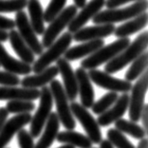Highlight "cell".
Listing matches in <instances>:
<instances>
[{
    "label": "cell",
    "instance_id": "obj_14",
    "mask_svg": "<svg viewBox=\"0 0 148 148\" xmlns=\"http://www.w3.org/2000/svg\"><path fill=\"white\" fill-rule=\"evenodd\" d=\"M56 66L58 68L59 73L62 76L64 82L63 87L65 89L66 97L69 101L74 102L78 95V86H77L75 72L73 71L69 61H66L65 58H59L57 60Z\"/></svg>",
    "mask_w": 148,
    "mask_h": 148
},
{
    "label": "cell",
    "instance_id": "obj_18",
    "mask_svg": "<svg viewBox=\"0 0 148 148\" xmlns=\"http://www.w3.org/2000/svg\"><path fill=\"white\" fill-rule=\"evenodd\" d=\"M0 66L6 71L15 75H29L32 71V66L22 62L21 60L13 58L8 53L5 47L0 43Z\"/></svg>",
    "mask_w": 148,
    "mask_h": 148
},
{
    "label": "cell",
    "instance_id": "obj_37",
    "mask_svg": "<svg viewBox=\"0 0 148 148\" xmlns=\"http://www.w3.org/2000/svg\"><path fill=\"white\" fill-rule=\"evenodd\" d=\"M140 1V0H106L105 5L107 9H117L118 7L123 6L126 3L129 2H137Z\"/></svg>",
    "mask_w": 148,
    "mask_h": 148
},
{
    "label": "cell",
    "instance_id": "obj_1",
    "mask_svg": "<svg viewBox=\"0 0 148 148\" xmlns=\"http://www.w3.org/2000/svg\"><path fill=\"white\" fill-rule=\"evenodd\" d=\"M148 46V32H143L130 43L122 52H120L116 57L106 63L105 66V72L113 74L121 69H124L127 65L132 63L142 53L145 51Z\"/></svg>",
    "mask_w": 148,
    "mask_h": 148
},
{
    "label": "cell",
    "instance_id": "obj_29",
    "mask_svg": "<svg viewBox=\"0 0 148 148\" xmlns=\"http://www.w3.org/2000/svg\"><path fill=\"white\" fill-rule=\"evenodd\" d=\"M118 98H119V95L117 94V92L109 91L108 93H106L96 103L94 102L91 106L93 113L97 114V115H101L103 112H106L107 109H109L115 103Z\"/></svg>",
    "mask_w": 148,
    "mask_h": 148
},
{
    "label": "cell",
    "instance_id": "obj_15",
    "mask_svg": "<svg viewBox=\"0 0 148 148\" xmlns=\"http://www.w3.org/2000/svg\"><path fill=\"white\" fill-rule=\"evenodd\" d=\"M116 27L114 24H99L92 27L81 28L72 34V38L76 42H86L91 40L106 38L113 34Z\"/></svg>",
    "mask_w": 148,
    "mask_h": 148
},
{
    "label": "cell",
    "instance_id": "obj_41",
    "mask_svg": "<svg viewBox=\"0 0 148 148\" xmlns=\"http://www.w3.org/2000/svg\"><path fill=\"white\" fill-rule=\"evenodd\" d=\"M7 40H8V32H7V31L0 29V43L6 42Z\"/></svg>",
    "mask_w": 148,
    "mask_h": 148
},
{
    "label": "cell",
    "instance_id": "obj_9",
    "mask_svg": "<svg viewBox=\"0 0 148 148\" xmlns=\"http://www.w3.org/2000/svg\"><path fill=\"white\" fill-rule=\"evenodd\" d=\"M69 107L73 117H75V119L79 121L91 143L98 144L102 142V132H101L100 126L94 117L88 112V110L82 105L76 103L75 101L71 103Z\"/></svg>",
    "mask_w": 148,
    "mask_h": 148
},
{
    "label": "cell",
    "instance_id": "obj_35",
    "mask_svg": "<svg viewBox=\"0 0 148 148\" xmlns=\"http://www.w3.org/2000/svg\"><path fill=\"white\" fill-rule=\"evenodd\" d=\"M17 140L20 148H34L33 138L28 131L21 129L17 133Z\"/></svg>",
    "mask_w": 148,
    "mask_h": 148
},
{
    "label": "cell",
    "instance_id": "obj_24",
    "mask_svg": "<svg viewBox=\"0 0 148 148\" xmlns=\"http://www.w3.org/2000/svg\"><path fill=\"white\" fill-rule=\"evenodd\" d=\"M8 39L10 40L11 46L15 53L19 56L22 62L29 65H32L35 61V55L29 48L25 41L21 38L19 33L15 29H11L8 32Z\"/></svg>",
    "mask_w": 148,
    "mask_h": 148
},
{
    "label": "cell",
    "instance_id": "obj_28",
    "mask_svg": "<svg viewBox=\"0 0 148 148\" xmlns=\"http://www.w3.org/2000/svg\"><path fill=\"white\" fill-rule=\"evenodd\" d=\"M115 127L120 132L125 133L127 135L135 138L137 140H142L145 137L146 133L143 128L137 123L131 122L124 119H119L115 122Z\"/></svg>",
    "mask_w": 148,
    "mask_h": 148
},
{
    "label": "cell",
    "instance_id": "obj_4",
    "mask_svg": "<svg viewBox=\"0 0 148 148\" xmlns=\"http://www.w3.org/2000/svg\"><path fill=\"white\" fill-rule=\"evenodd\" d=\"M72 40V33L69 32L63 33L49 47L46 51H44L40 55L36 61H34L33 66H32V71L35 74L41 72L44 69L49 68L53 62H56L59 58H61V56L69 48Z\"/></svg>",
    "mask_w": 148,
    "mask_h": 148
},
{
    "label": "cell",
    "instance_id": "obj_11",
    "mask_svg": "<svg viewBox=\"0 0 148 148\" xmlns=\"http://www.w3.org/2000/svg\"><path fill=\"white\" fill-rule=\"evenodd\" d=\"M87 74H88L90 81H92L95 85L102 87L103 89L109 90V91L117 93H128L133 86L131 82H128L126 80L115 78V77L111 76L110 74L96 69H89V72Z\"/></svg>",
    "mask_w": 148,
    "mask_h": 148
},
{
    "label": "cell",
    "instance_id": "obj_5",
    "mask_svg": "<svg viewBox=\"0 0 148 148\" xmlns=\"http://www.w3.org/2000/svg\"><path fill=\"white\" fill-rule=\"evenodd\" d=\"M49 89L50 92H51L52 99L56 105V114L59 118L60 123L68 130L75 129V119H74L71 110H70V107L69 105V99L66 97L65 89H64L61 83L58 80H52L50 82Z\"/></svg>",
    "mask_w": 148,
    "mask_h": 148
},
{
    "label": "cell",
    "instance_id": "obj_38",
    "mask_svg": "<svg viewBox=\"0 0 148 148\" xmlns=\"http://www.w3.org/2000/svg\"><path fill=\"white\" fill-rule=\"evenodd\" d=\"M140 118H142V122H143V130L144 132L146 133L147 135V130H148V106L146 103H144L143 110H142V114H140Z\"/></svg>",
    "mask_w": 148,
    "mask_h": 148
},
{
    "label": "cell",
    "instance_id": "obj_30",
    "mask_svg": "<svg viewBox=\"0 0 148 148\" xmlns=\"http://www.w3.org/2000/svg\"><path fill=\"white\" fill-rule=\"evenodd\" d=\"M6 109L9 113L13 114H25L31 113L35 109L34 103L32 101H24V100H16V101H9L7 103Z\"/></svg>",
    "mask_w": 148,
    "mask_h": 148
},
{
    "label": "cell",
    "instance_id": "obj_13",
    "mask_svg": "<svg viewBox=\"0 0 148 148\" xmlns=\"http://www.w3.org/2000/svg\"><path fill=\"white\" fill-rule=\"evenodd\" d=\"M106 0H91L86 3L82 8V11L77 13L71 22L68 26V31L70 33L76 32L78 29L83 28L90 19H92L97 13L101 12V10L105 6Z\"/></svg>",
    "mask_w": 148,
    "mask_h": 148
},
{
    "label": "cell",
    "instance_id": "obj_12",
    "mask_svg": "<svg viewBox=\"0 0 148 148\" xmlns=\"http://www.w3.org/2000/svg\"><path fill=\"white\" fill-rule=\"evenodd\" d=\"M32 118L31 113H25L17 114L7 120L4 126L0 130V148H5L19 130L23 129L27 124L31 123Z\"/></svg>",
    "mask_w": 148,
    "mask_h": 148
},
{
    "label": "cell",
    "instance_id": "obj_36",
    "mask_svg": "<svg viewBox=\"0 0 148 148\" xmlns=\"http://www.w3.org/2000/svg\"><path fill=\"white\" fill-rule=\"evenodd\" d=\"M14 20L5 17L3 15H0V29H2V31H8V29L11 31V29H14Z\"/></svg>",
    "mask_w": 148,
    "mask_h": 148
},
{
    "label": "cell",
    "instance_id": "obj_2",
    "mask_svg": "<svg viewBox=\"0 0 148 148\" xmlns=\"http://www.w3.org/2000/svg\"><path fill=\"white\" fill-rule=\"evenodd\" d=\"M148 8L147 0H140L134 4L122 9H107L100 12L92 18L93 23L99 24H115L118 22L127 21L136 17L137 15L146 12Z\"/></svg>",
    "mask_w": 148,
    "mask_h": 148
},
{
    "label": "cell",
    "instance_id": "obj_3",
    "mask_svg": "<svg viewBox=\"0 0 148 148\" xmlns=\"http://www.w3.org/2000/svg\"><path fill=\"white\" fill-rule=\"evenodd\" d=\"M131 43L129 37L119 38L107 46H103L87 58L81 62V68L84 69H94L112 60Z\"/></svg>",
    "mask_w": 148,
    "mask_h": 148
},
{
    "label": "cell",
    "instance_id": "obj_7",
    "mask_svg": "<svg viewBox=\"0 0 148 148\" xmlns=\"http://www.w3.org/2000/svg\"><path fill=\"white\" fill-rule=\"evenodd\" d=\"M40 103L34 116L32 118L31 121V129L29 134L32 138H37L40 136L45 124L48 121L49 117L51 113L53 106V99L49 87L43 86L40 90Z\"/></svg>",
    "mask_w": 148,
    "mask_h": 148
},
{
    "label": "cell",
    "instance_id": "obj_42",
    "mask_svg": "<svg viewBox=\"0 0 148 148\" xmlns=\"http://www.w3.org/2000/svg\"><path fill=\"white\" fill-rule=\"evenodd\" d=\"M100 148H114V146L107 140H102V142L100 143Z\"/></svg>",
    "mask_w": 148,
    "mask_h": 148
},
{
    "label": "cell",
    "instance_id": "obj_40",
    "mask_svg": "<svg viewBox=\"0 0 148 148\" xmlns=\"http://www.w3.org/2000/svg\"><path fill=\"white\" fill-rule=\"evenodd\" d=\"M137 148H148V140L145 139V138H143L140 140L139 144H138Z\"/></svg>",
    "mask_w": 148,
    "mask_h": 148
},
{
    "label": "cell",
    "instance_id": "obj_6",
    "mask_svg": "<svg viewBox=\"0 0 148 148\" xmlns=\"http://www.w3.org/2000/svg\"><path fill=\"white\" fill-rule=\"evenodd\" d=\"M77 12H78V8L75 5H70L64 9L56 17L52 19V21L49 23V27L43 33L41 44L44 49H48L58 38L60 33L69 26L71 20L75 17Z\"/></svg>",
    "mask_w": 148,
    "mask_h": 148
},
{
    "label": "cell",
    "instance_id": "obj_39",
    "mask_svg": "<svg viewBox=\"0 0 148 148\" xmlns=\"http://www.w3.org/2000/svg\"><path fill=\"white\" fill-rule=\"evenodd\" d=\"M9 112L6 109V107H0V130L2 129V127L4 126L7 120H8Z\"/></svg>",
    "mask_w": 148,
    "mask_h": 148
},
{
    "label": "cell",
    "instance_id": "obj_19",
    "mask_svg": "<svg viewBox=\"0 0 148 148\" xmlns=\"http://www.w3.org/2000/svg\"><path fill=\"white\" fill-rule=\"evenodd\" d=\"M40 96L37 88H25L16 86H0V101H34Z\"/></svg>",
    "mask_w": 148,
    "mask_h": 148
},
{
    "label": "cell",
    "instance_id": "obj_23",
    "mask_svg": "<svg viewBox=\"0 0 148 148\" xmlns=\"http://www.w3.org/2000/svg\"><path fill=\"white\" fill-rule=\"evenodd\" d=\"M60 121L56 112H51L45 124V130L34 148H49L59 133Z\"/></svg>",
    "mask_w": 148,
    "mask_h": 148
},
{
    "label": "cell",
    "instance_id": "obj_10",
    "mask_svg": "<svg viewBox=\"0 0 148 148\" xmlns=\"http://www.w3.org/2000/svg\"><path fill=\"white\" fill-rule=\"evenodd\" d=\"M15 27L18 29L19 35L24 40L25 43L33 52V54L41 55L44 52V47L37 38V34L33 31L32 27L29 23L28 14L24 11H20L16 12L15 15Z\"/></svg>",
    "mask_w": 148,
    "mask_h": 148
},
{
    "label": "cell",
    "instance_id": "obj_17",
    "mask_svg": "<svg viewBox=\"0 0 148 148\" xmlns=\"http://www.w3.org/2000/svg\"><path fill=\"white\" fill-rule=\"evenodd\" d=\"M75 76L82 106L86 109L90 108L94 103V89L88 74L86 71V69L78 68L75 71Z\"/></svg>",
    "mask_w": 148,
    "mask_h": 148
},
{
    "label": "cell",
    "instance_id": "obj_34",
    "mask_svg": "<svg viewBox=\"0 0 148 148\" xmlns=\"http://www.w3.org/2000/svg\"><path fill=\"white\" fill-rule=\"evenodd\" d=\"M20 81L18 75L8 71H0V85L3 86H17L20 85Z\"/></svg>",
    "mask_w": 148,
    "mask_h": 148
},
{
    "label": "cell",
    "instance_id": "obj_27",
    "mask_svg": "<svg viewBox=\"0 0 148 148\" xmlns=\"http://www.w3.org/2000/svg\"><path fill=\"white\" fill-rule=\"evenodd\" d=\"M148 66V53L144 51L131 64L130 68L125 73V80L128 82L136 81L142 74L147 70Z\"/></svg>",
    "mask_w": 148,
    "mask_h": 148
},
{
    "label": "cell",
    "instance_id": "obj_31",
    "mask_svg": "<svg viewBox=\"0 0 148 148\" xmlns=\"http://www.w3.org/2000/svg\"><path fill=\"white\" fill-rule=\"evenodd\" d=\"M107 140L116 148H136L134 144L127 140L123 133L116 128H111L106 133Z\"/></svg>",
    "mask_w": 148,
    "mask_h": 148
},
{
    "label": "cell",
    "instance_id": "obj_21",
    "mask_svg": "<svg viewBox=\"0 0 148 148\" xmlns=\"http://www.w3.org/2000/svg\"><path fill=\"white\" fill-rule=\"evenodd\" d=\"M105 45L103 39L91 40V41L84 42L82 45L72 47V48L68 49V50L64 53V58L66 61H75L79 60L83 57L92 54L96 50H98L100 48Z\"/></svg>",
    "mask_w": 148,
    "mask_h": 148
},
{
    "label": "cell",
    "instance_id": "obj_20",
    "mask_svg": "<svg viewBox=\"0 0 148 148\" xmlns=\"http://www.w3.org/2000/svg\"><path fill=\"white\" fill-rule=\"evenodd\" d=\"M58 74L59 70L56 66H49V68L41 72L36 73L35 75L26 76L22 81H20V84L22 85V87L25 88H38L48 85L52 80H54Z\"/></svg>",
    "mask_w": 148,
    "mask_h": 148
},
{
    "label": "cell",
    "instance_id": "obj_16",
    "mask_svg": "<svg viewBox=\"0 0 148 148\" xmlns=\"http://www.w3.org/2000/svg\"><path fill=\"white\" fill-rule=\"evenodd\" d=\"M129 106V95L127 93H123L117 99L112 107L107 109L106 112L99 115L97 123L99 126H107L109 124L115 123L125 114Z\"/></svg>",
    "mask_w": 148,
    "mask_h": 148
},
{
    "label": "cell",
    "instance_id": "obj_43",
    "mask_svg": "<svg viewBox=\"0 0 148 148\" xmlns=\"http://www.w3.org/2000/svg\"><path fill=\"white\" fill-rule=\"evenodd\" d=\"M73 2L77 8H83L86 4V0H73Z\"/></svg>",
    "mask_w": 148,
    "mask_h": 148
},
{
    "label": "cell",
    "instance_id": "obj_25",
    "mask_svg": "<svg viewBox=\"0 0 148 148\" xmlns=\"http://www.w3.org/2000/svg\"><path fill=\"white\" fill-rule=\"evenodd\" d=\"M29 13V23L37 35H43L45 32L44 11L39 0H29L27 4Z\"/></svg>",
    "mask_w": 148,
    "mask_h": 148
},
{
    "label": "cell",
    "instance_id": "obj_33",
    "mask_svg": "<svg viewBox=\"0 0 148 148\" xmlns=\"http://www.w3.org/2000/svg\"><path fill=\"white\" fill-rule=\"evenodd\" d=\"M27 4L28 0H0V13L23 11Z\"/></svg>",
    "mask_w": 148,
    "mask_h": 148
},
{
    "label": "cell",
    "instance_id": "obj_22",
    "mask_svg": "<svg viewBox=\"0 0 148 148\" xmlns=\"http://www.w3.org/2000/svg\"><path fill=\"white\" fill-rule=\"evenodd\" d=\"M148 24V13L144 12L136 17L127 20V22L115 29L114 34L118 38H125L143 29Z\"/></svg>",
    "mask_w": 148,
    "mask_h": 148
},
{
    "label": "cell",
    "instance_id": "obj_8",
    "mask_svg": "<svg viewBox=\"0 0 148 148\" xmlns=\"http://www.w3.org/2000/svg\"><path fill=\"white\" fill-rule=\"evenodd\" d=\"M148 88V71L145 70L139 78L136 84L132 86L131 95L129 96V118L131 122L138 123L140 120V114L144 105V98Z\"/></svg>",
    "mask_w": 148,
    "mask_h": 148
},
{
    "label": "cell",
    "instance_id": "obj_26",
    "mask_svg": "<svg viewBox=\"0 0 148 148\" xmlns=\"http://www.w3.org/2000/svg\"><path fill=\"white\" fill-rule=\"evenodd\" d=\"M56 140L61 143L69 144V145H71L73 147H78V148L92 147V143L88 139V137L73 130L62 131V132L58 133V135L56 137Z\"/></svg>",
    "mask_w": 148,
    "mask_h": 148
},
{
    "label": "cell",
    "instance_id": "obj_32",
    "mask_svg": "<svg viewBox=\"0 0 148 148\" xmlns=\"http://www.w3.org/2000/svg\"><path fill=\"white\" fill-rule=\"evenodd\" d=\"M68 0H51L49 2L48 8L44 12V19L45 23H50L52 19L56 17L57 15L65 9L66 3Z\"/></svg>",
    "mask_w": 148,
    "mask_h": 148
},
{
    "label": "cell",
    "instance_id": "obj_44",
    "mask_svg": "<svg viewBox=\"0 0 148 148\" xmlns=\"http://www.w3.org/2000/svg\"><path fill=\"white\" fill-rule=\"evenodd\" d=\"M58 148H75V147H73L71 145H69V144H65V145H63L61 147H58Z\"/></svg>",
    "mask_w": 148,
    "mask_h": 148
},
{
    "label": "cell",
    "instance_id": "obj_45",
    "mask_svg": "<svg viewBox=\"0 0 148 148\" xmlns=\"http://www.w3.org/2000/svg\"><path fill=\"white\" fill-rule=\"evenodd\" d=\"M91 148H93V147H91Z\"/></svg>",
    "mask_w": 148,
    "mask_h": 148
}]
</instances>
